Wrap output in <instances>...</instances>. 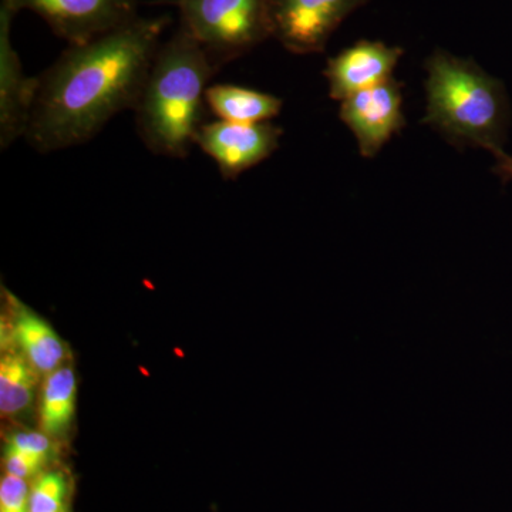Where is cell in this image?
Instances as JSON below:
<instances>
[{"label": "cell", "mask_w": 512, "mask_h": 512, "mask_svg": "<svg viewBox=\"0 0 512 512\" xmlns=\"http://www.w3.org/2000/svg\"><path fill=\"white\" fill-rule=\"evenodd\" d=\"M167 18H136L72 45L42 77L25 137L39 153L92 140L121 111L136 109Z\"/></svg>", "instance_id": "cell-1"}, {"label": "cell", "mask_w": 512, "mask_h": 512, "mask_svg": "<svg viewBox=\"0 0 512 512\" xmlns=\"http://www.w3.org/2000/svg\"><path fill=\"white\" fill-rule=\"evenodd\" d=\"M215 63L183 28L161 43L136 104L141 140L158 156L184 158L202 126Z\"/></svg>", "instance_id": "cell-2"}, {"label": "cell", "mask_w": 512, "mask_h": 512, "mask_svg": "<svg viewBox=\"0 0 512 512\" xmlns=\"http://www.w3.org/2000/svg\"><path fill=\"white\" fill-rule=\"evenodd\" d=\"M427 106L421 123L457 148H484L497 160L505 154L510 101L501 80L477 63L437 49L426 60Z\"/></svg>", "instance_id": "cell-3"}, {"label": "cell", "mask_w": 512, "mask_h": 512, "mask_svg": "<svg viewBox=\"0 0 512 512\" xmlns=\"http://www.w3.org/2000/svg\"><path fill=\"white\" fill-rule=\"evenodd\" d=\"M178 10L181 28L217 67L272 37L271 0H178Z\"/></svg>", "instance_id": "cell-4"}, {"label": "cell", "mask_w": 512, "mask_h": 512, "mask_svg": "<svg viewBox=\"0 0 512 512\" xmlns=\"http://www.w3.org/2000/svg\"><path fill=\"white\" fill-rule=\"evenodd\" d=\"M367 0H271L272 37L295 55L322 53L330 37Z\"/></svg>", "instance_id": "cell-5"}, {"label": "cell", "mask_w": 512, "mask_h": 512, "mask_svg": "<svg viewBox=\"0 0 512 512\" xmlns=\"http://www.w3.org/2000/svg\"><path fill=\"white\" fill-rule=\"evenodd\" d=\"M35 12L70 45H82L138 18L137 0H3Z\"/></svg>", "instance_id": "cell-6"}, {"label": "cell", "mask_w": 512, "mask_h": 512, "mask_svg": "<svg viewBox=\"0 0 512 512\" xmlns=\"http://www.w3.org/2000/svg\"><path fill=\"white\" fill-rule=\"evenodd\" d=\"M282 134L284 130L271 121L242 124L215 120L202 124L195 146L217 164L225 180H235L268 160L278 150Z\"/></svg>", "instance_id": "cell-7"}, {"label": "cell", "mask_w": 512, "mask_h": 512, "mask_svg": "<svg viewBox=\"0 0 512 512\" xmlns=\"http://www.w3.org/2000/svg\"><path fill=\"white\" fill-rule=\"evenodd\" d=\"M403 84L394 77L340 101L339 117L352 131L365 158H373L406 127Z\"/></svg>", "instance_id": "cell-8"}, {"label": "cell", "mask_w": 512, "mask_h": 512, "mask_svg": "<svg viewBox=\"0 0 512 512\" xmlns=\"http://www.w3.org/2000/svg\"><path fill=\"white\" fill-rule=\"evenodd\" d=\"M15 10L8 3L0 6V148L8 150L28 131L30 116L39 92V79L23 72L20 57L12 43Z\"/></svg>", "instance_id": "cell-9"}, {"label": "cell", "mask_w": 512, "mask_h": 512, "mask_svg": "<svg viewBox=\"0 0 512 512\" xmlns=\"http://www.w3.org/2000/svg\"><path fill=\"white\" fill-rule=\"evenodd\" d=\"M404 50L379 40H359L330 57L325 74L333 100L343 101L353 94L392 79Z\"/></svg>", "instance_id": "cell-10"}, {"label": "cell", "mask_w": 512, "mask_h": 512, "mask_svg": "<svg viewBox=\"0 0 512 512\" xmlns=\"http://www.w3.org/2000/svg\"><path fill=\"white\" fill-rule=\"evenodd\" d=\"M205 103L217 120L229 123H268L281 114L284 101L274 94L237 84H212Z\"/></svg>", "instance_id": "cell-11"}, {"label": "cell", "mask_w": 512, "mask_h": 512, "mask_svg": "<svg viewBox=\"0 0 512 512\" xmlns=\"http://www.w3.org/2000/svg\"><path fill=\"white\" fill-rule=\"evenodd\" d=\"M13 301V336L30 365L39 373L55 372L66 357V346L52 326L35 315L28 306Z\"/></svg>", "instance_id": "cell-12"}, {"label": "cell", "mask_w": 512, "mask_h": 512, "mask_svg": "<svg viewBox=\"0 0 512 512\" xmlns=\"http://www.w3.org/2000/svg\"><path fill=\"white\" fill-rule=\"evenodd\" d=\"M77 382L72 367L60 366L47 375L40 399V426L47 436L66 433L76 409Z\"/></svg>", "instance_id": "cell-13"}, {"label": "cell", "mask_w": 512, "mask_h": 512, "mask_svg": "<svg viewBox=\"0 0 512 512\" xmlns=\"http://www.w3.org/2000/svg\"><path fill=\"white\" fill-rule=\"evenodd\" d=\"M36 373L25 356L3 353L0 360V410L3 416L22 413L32 403Z\"/></svg>", "instance_id": "cell-14"}, {"label": "cell", "mask_w": 512, "mask_h": 512, "mask_svg": "<svg viewBox=\"0 0 512 512\" xmlns=\"http://www.w3.org/2000/svg\"><path fill=\"white\" fill-rule=\"evenodd\" d=\"M69 485L60 471H49L30 488V512H67Z\"/></svg>", "instance_id": "cell-15"}, {"label": "cell", "mask_w": 512, "mask_h": 512, "mask_svg": "<svg viewBox=\"0 0 512 512\" xmlns=\"http://www.w3.org/2000/svg\"><path fill=\"white\" fill-rule=\"evenodd\" d=\"M28 480L5 474L0 481V512H30Z\"/></svg>", "instance_id": "cell-16"}, {"label": "cell", "mask_w": 512, "mask_h": 512, "mask_svg": "<svg viewBox=\"0 0 512 512\" xmlns=\"http://www.w3.org/2000/svg\"><path fill=\"white\" fill-rule=\"evenodd\" d=\"M46 463L45 458L30 456L23 451L6 446L5 471L9 476L28 480V478L36 476L46 466Z\"/></svg>", "instance_id": "cell-17"}, {"label": "cell", "mask_w": 512, "mask_h": 512, "mask_svg": "<svg viewBox=\"0 0 512 512\" xmlns=\"http://www.w3.org/2000/svg\"><path fill=\"white\" fill-rule=\"evenodd\" d=\"M8 447L45 460H49L52 453V441L49 440V436L37 431H18L12 434L8 439Z\"/></svg>", "instance_id": "cell-18"}, {"label": "cell", "mask_w": 512, "mask_h": 512, "mask_svg": "<svg viewBox=\"0 0 512 512\" xmlns=\"http://www.w3.org/2000/svg\"><path fill=\"white\" fill-rule=\"evenodd\" d=\"M497 170L498 173L504 175V178H511L512 180V157L505 153L497 158Z\"/></svg>", "instance_id": "cell-19"}]
</instances>
